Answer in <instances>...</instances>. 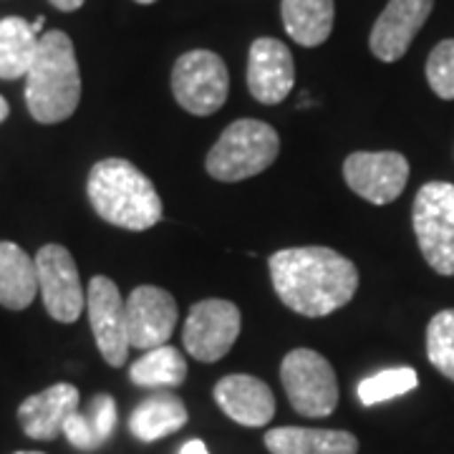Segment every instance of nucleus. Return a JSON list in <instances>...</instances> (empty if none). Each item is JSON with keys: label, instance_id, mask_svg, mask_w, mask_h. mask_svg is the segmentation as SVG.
<instances>
[{"label": "nucleus", "instance_id": "nucleus-1", "mask_svg": "<svg viewBox=\"0 0 454 454\" xmlns=\"http://www.w3.org/2000/svg\"><path fill=\"white\" fill-rule=\"evenodd\" d=\"M278 298L306 318L343 309L358 291V270L331 247H288L268 260Z\"/></svg>", "mask_w": 454, "mask_h": 454}, {"label": "nucleus", "instance_id": "nucleus-2", "mask_svg": "<svg viewBox=\"0 0 454 454\" xmlns=\"http://www.w3.org/2000/svg\"><path fill=\"white\" fill-rule=\"evenodd\" d=\"M82 71L74 41L64 31L41 35L26 74V106L38 124H59L79 109Z\"/></svg>", "mask_w": 454, "mask_h": 454}, {"label": "nucleus", "instance_id": "nucleus-3", "mask_svg": "<svg viewBox=\"0 0 454 454\" xmlns=\"http://www.w3.org/2000/svg\"><path fill=\"white\" fill-rule=\"evenodd\" d=\"M86 195L101 220L124 230H149L162 220V200L154 184L129 160L112 157L91 167Z\"/></svg>", "mask_w": 454, "mask_h": 454}, {"label": "nucleus", "instance_id": "nucleus-4", "mask_svg": "<svg viewBox=\"0 0 454 454\" xmlns=\"http://www.w3.org/2000/svg\"><path fill=\"white\" fill-rule=\"evenodd\" d=\"M280 154L278 131L258 119H238L210 149L205 169L220 182H243L265 172Z\"/></svg>", "mask_w": 454, "mask_h": 454}, {"label": "nucleus", "instance_id": "nucleus-5", "mask_svg": "<svg viewBox=\"0 0 454 454\" xmlns=\"http://www.w3.org/2000/svg\"><path fill=\"white\" fill-rule=\"evenodd\" d=\"M411 225L429 268L454 276V184L427 182L414 200Z\"/></svg>", "mask_w": 454, "mask_h": 454}, {"label": "nucleus", "instance_id": "nucleus-6", "mask_svg": "<svg viewBox=\"0 0 454 454\" xmlns=\"http://www.w3.org/2000/svg\"><path fill=\"white\" fill-rule=\"evenodd\" d=\"M280 381L293 409L303 417H328L339 404L336 372L318 351L293 348L280 364Z\"/></svg>", "mask_w": 454, "mask_h": 454}, {"label": "nucleus", "instance_id": "nucleus-7", "mask_svg": "<svg viewBox=\"0 0 454 454\" xmlns=\"http://www.w3.org/2000/svg\"><path fill=\"white\" fill-rule=\"evenodd\" d=\"M230 74L225 61L212 51L197 49L182 53L172 68V94L184 112L210 116L225 106Z\"/></svg>", "mask_w": 454, "mask_h": 454}, {"label": "nucleus", "instance_id": "nucleus-8", "mask_svg": "<svg viewBox=\"0 0 454 454\" xmlns=\"http://www.w3.org/2000/svg\"><path fill=\"white\" fill-rule=\"evenodd\" d=\"M243 328L240 309L225 298H207L195 303L182 331L187 354L202 364H215L235 346Z\"/></svg>", "mask_w": 454, "mask_h": 454}, {"label": "nucleus", "instance_id": "nucleus-9", "mask_svg": "<svg viewBox=\"0 0 454 454\" xmlns=\"http://www.w3.org/2000/svg\"><path fill=\"white\" fill-rule=\"evenodd\" d=\"M38 291L49 316L59 324H74L86 309V295L74 255L64 245H43L35 255Z\"/></svg>", "mask_w": 454, "mask_h": 454}, {"label": "nucleus", "instance_id": "nucleus-10", "mask_svg": "<svg viewBox=\"0 0 454 454\" xmlns=\"http://www.w3.org/2000/svg\"><path fill=\"white\" fill-rule=\"evenodd\" d=\"M89 324L94 331L98 351L109 366H121L129 354V328H127V301L112 278H91L86 291Z\"/></svg>", "mask_w": 454, "mask_h": 454}, {"label": "nucleus", "instance_id": "nucleus-11", "mask_svg": "<svg viewBox=\"0 0 454 454\" xmlns=\"http://www.w3.org/2000/svg\"><path fill=\"white\" fill-rule=\"evenodd\" d=\"M343 177L372 205H389L404 192L409 162L399 152H354L343 162Z\"/></svg>", "mask_w": 454, "mask_h": 454}, {"label": "nucleus", "instance_id": "nucleus-12", "mask_svg": "<svg viewBox=\"0 0 454 454\" xmlns=\"http://www.w3.org/2000/svg\"><path fill=\"white\" fill-rule=\"evenodd\" d=\"M177 325V301L157 286H139L127 298L129 346L149 351L164 346Z\"/></svg>", "mask_w": 454, "mask_h": 454}, {"label": "nucleus", "instance_id": "nucleus-13", "mask_svg": "<svg viewBox=\"0 0 454 454\" xmlns=\"http://www.w3.org/2000/svg\"><path fill=\"white\" fill-rule=\"evenodd\" d=\"M295 86L291 49L278 38H255L247 53V89L260 104H280Z\"/></svg>", "mask_w": 454, "mask_h": 454}, {"label": "nucleus", "instance_id": "nucleus-14", "mask_svg": "<svg viewBox=\"0 0 454 454\" xmlns=\"http://www.w3.org/2000/svg\"><path fill=\"white\" fill-rule=\"evenodd\" d=\"M432 8L434 0H389L369 35L373 56L384 64L399 61L417 38V33L422 31Z\"/></svg>", "mask_w": 454, "mask_h": 454}, {"label": "nucleus", "instance_id": "nucleus-15", "mask_svg": "<svg viewBox=\"0 0 454 454\" xmlns=\"http://www.w3.org/2000/svg\"><path fill=\"white\" fill-rule=\"evenodd\" d=\"M215 402L232 422L262 427L276 414V396L265 381L247 373H230L215 384Z\"/></svg>", "mask_w": 454, "mask_h": 454}, {"label": "nucleus", "instance_id": "nucleus-16", "mask_svg": "<svg viewBox=\"0 0 454 454\" xmlns=\"http://www.w3.org/2000/svg\"><path fill=\"white\" fill-rule=\"evenodd\" d=\"M79 399L74 384H53L18 406V422L31 439L51 442L64 434V422L79 409Z\"/></svg>", "mask_w": 454, "mask_h": 454}, {"label": "nucleus", "instance_id": "nucleus-17", "mask_svg": "<svg viewBox=\"0 0 454 454\" xmlns=\"http://www.w3.org/2000/svg\"><path fill=\"white\" fill-rule=\"evenodd\" d=\"M270 454H358V439L343 429L278 427L265 434Z\"/></svg>", "mask_w": 454, "mask_h": 454}, {"label": "nucleus", "instance_id": "nucleus-18", "mask_svg": "<svg viewBox=\"0 0 454 454\" xmlns=\"http://www.w3.org/2000/svg\"><path fill=\"white\" fill-rule=\"evenodd\" d=\"M35 293V260L20 245L0 240V306L8 310L28 309Z\"/></svg>", "mask_w": 454, "mask_h": 454}, {"label": "nucleus", "instance_id": "nucleus-19", "mask_svg": "<svg viewBox=\"0 0 454 454\" xmlns=\"http://www.w3.org/2000/svg\"><path fill=\"white\" fill-rule=\"evenodd\" d=\"M280 18L286 33L298 46L316 49L328 41L336 20L333 0H283Z\"/></svg>", "mask_w": 454, "mask_h": 454}, {"label": "nucleus", "instance_id": "nucleus-20", "mask_svg": "<svg viewBox=\"0 0 454 454\" xmlns=\"http://www.w3.org/2000/svg\"><path fill=\"white\" fill-rule=\"evenodd\" d=\"M187 424L184 402L175 394H152L131 411L129 429L139 442H157L179 432Z\"/></svg>", "mask_w": 454, "mask_h": 454}, {"label": "nucleus", "instance_id": "nucleus-21", "mask_svg": "<svg viewBox=\"0 0 454 454\" xmlns=\"http://www.w3.org/2000/svg\"><path fill=\"white\" fill-rule=\"evenodd\" d=\"M38 41L41 38L33 33L28 20L18 16L0 20V79L3 82L26 79L38 51Z\"/></svg>", "mask_w": 454, "mask_h": 454}, {"label": "nucleus", "instance_id": "nucleus-22", "mask_svg": "<svg viewBox=\"0 0 454 454\" xmlns=\"http://www.w3.org/2000/svg\"><path fill=\"white\" fill-rule=\"evenodd\" d=\"M187 376V361L175 346L149 348L131 364L129 379L137 387L160 389V387H179Z\"/></svg>", "mask_w": 454, "mask_h": 454}, {"label": "nucleus", "instance_id": "nucleus-23", "mask_svg": "<svg viewBox=\"0 0 454 454\" xmlns=\"http://www.w3.org/2000/svg\"><path fill=\"white\" fill-rule=\"evenodd\" d=\"M417 384H419V376L409 366L384 369V372L373 373L358 384V399L364 406L381 404V402H389L394 396H402L406 391L417 389Z\"/></svg>", "mask_w": 454, "mask_h": 454}, {"label": "nucleus", "instance_id": "nucleus-24", "mask_svg": "<svg viewBox=\"0 0 454 454\" xmlns=\"http://www.w3.org/2000/svg\"><path fill=\"white\" fill-rule=\"evenodd\" d=\"M427 356L442 376L454 381V309L439 310L427 325Z\"/></svg>", "mask_w": 454, "mask_h": 454}, {"label": "nucleus", "instance_id": "nucleus-25", "mask_svg": "<svg viewBox=\"0 0 454 454\" xmlns=\"http://www.w3.org/2000/svg\"><path fill=\"white\" fill-rule=\"evenodd\" d=\"M427 82L444 101L454 98V38L437 43L427 59Z\"/></svg>", "mask_w": 454, "mask_h": 454}, {"label": "nucleus", "instance_id": "nucleus-26", "mask_svg": "<svg viewBox=\"0 0 454 454\" xmlns=\"http://www.w3.org/2000/svg\"><path fill=\"white\" fill-rule=\"evenodd\" d=\"M83 414H86V419L91 424L98 444H104L106 439L112 437L114 427H116V402H114L109 394H97Z\"/></svg>", "mask_w": 454, "mask_h": 454}, {"label": "nucleus", "instance_id": "nucleus-27", "mask_svg": "<svg viewBox=\"0 0 454 454\" xmlns=\"http://www.w3.org/2000/svg\"><path fill=\"white\" fill-rule=\"evenodd\" d=\"M64 437L68 439L76 450H83V452H91V450H98V447H101L97 434H94V429H91V424L86 419V414L79 411V409L64 422Z\"/></svg>", "mask_w": 454, "mask_h": 454}, {"label": "nucleus", "instance_id": "nucleus-28", "mask_svg": "<svg viewBox=\"0 0 454 454\" xmlns=\"http://www.w3.org/2000/svg\"><path fill=\"white\" fill-rule=\"evenodd\" d=\"M179 454H210V450H207V444L202 439H190V442H184Z\"/></svg>", "mask_w": 454, "mask_h": 454}, {"label": "nucleus", "instance_id": "nucleus-29", "mask_svg": "<svg viewBox=\"0 0 454 454\" xmlns=\"http://www.w3.org/2000/svg\"><path fill=\"white\" fill-rule=\"evenodd\" d=\"M86 0H51V5L53 8H59V11H64V13H71V11H79Z\"/></svg>", "mask_w": 454, "mask_h": 454}, {"label": "nucleus", "instance_id": "nucleus-30", "mask_svg": "<svg viewBox=\"0 0 454 454\" xmlns=\"http://www.w3.org/2000/svg\"><path fill=\"white\" fill-rule=\"evenodd\" d=\"M8 114H11V106H8V101H5V98L0 97V124L8 119Z\"/></svg>", "mask_w": 454, "mask_h": 454}, {"label": "nucleus", "instance_id": "nucleus-31", "mask_svg": "<svg viewBox=\"0 0 454 454\" xmlns=\"http://www.w3.org/2000/svg\"><path fill=\"white\" fill-rule=\"evenodd\" d=\"M43 26H46V18H43V16H38V18H35V20H33V23H31L33 33H35V35H38V33L43 31Z\"/></svg>", "mask_w": 454, "mask_h": 454}, {"label": "nucleus", "instance_id": "nucleus-32", "mask_svg": "<svg viewBox=\"0 0 454 454\" xmlns=\"http://www.w3.org/2000/svg\"><path fill=\"white\" fill-rule=\"evenodd\" d=\"M139 5H152V3H157V0H137Z\"/></svg>", "mask_w": 454, "mask_h": 454}, {"label": "nucleus", "instance_id": "nucleus-33", "mask_svg": "<svg viewBox=\"0 0 454 454\" xmlns=\"http://www.w3.org/2000/svg\"><path fill=\"white\" fill-rule=\"evenodd\" d=\"M16 454H43V452H16Z\"/></svg>", "mask_w": 454, "mask_h": 454}]
</instances>
